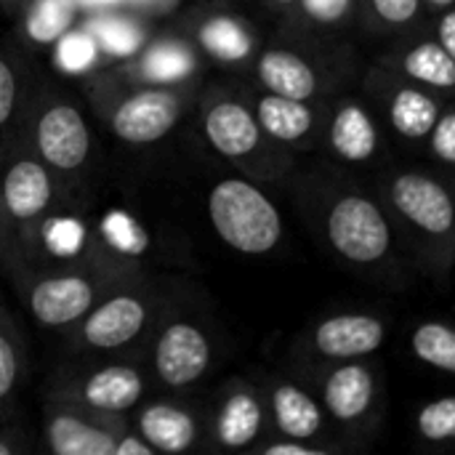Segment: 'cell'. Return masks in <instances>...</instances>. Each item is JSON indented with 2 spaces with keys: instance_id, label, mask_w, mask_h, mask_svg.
I'll list each match as a JSON object with an SVG mask.
<instances>
[{
  "instance_id": "13",
  "label": "cell",
  "mask_w": 455,
  "mask_h": 455,
  "mask_svg": "<svg viewBox=\"0 0 455 455\" xmlns=\"http://www.w3.org/2000/svg\"><path fill=\"white\" fill-rule=\"evenodd\" d=\"M181 115L179 96L168 88H144L120 101L112 115V131L128 144L160 141Z\"/></svg>"
},
{
  "instance_id": "8",
  "label": "cell",
  "mask_w": 455,
  "mask_h": 455,
  "mask_svg": "<svg viewBox=\"0 0 455 455\" xmlns=\"http://www.w3.org/2000/svg\"><path fill=\"white\" fill-rule=\"evenodd\" d=\"M203 128L208 144L227 160L251 163L256 165V171L267 176L283 173L288 168V157H285L288 149L267 139V133L256 120L253 107L240 99L221 96L211 101L203 115Z\"/></svg>"
},
{
  "instance_id": "29",
  "label": "cell",
  "mask_w": 455,
  "mask_h": 455,
  "mask_svg": "<svg viewBox=\"0 0 455 455\" xmlns=\"http://www.w3.org/2000/svg\"><path fill=\"white\" fill-rule=\"evenodd\" d=\"M261 455H344L339 445L328 443H312V440H291V437H277L267 445H261Z\"/></svg>"
},
{
  "instance_id": "35",
  "label": "cell",
  "mask_w": 455,
  "mask_h": 455,
  "mask_svg": "<svg viewBox=\"0 0 455 455\" xmlns=\"http://www.w3.org/2000/svg\"><path fill=\"white\" fill-rule=\"evenodd\" d=\"M267 5H272V8H277V11H285V13H291L293 11V5L299 3V0H264Z\"/></svg>"
},
{
  "instance_id": "19",
  "label": "cell",
  "mask_w": 455,
  "mask_h": 455,
  "mask_svg": "<svg viewBox=\"0 0 455 455\" xmlns=\"http://www.w3.org/2000/svg\"><path fill=\"white\" fill-rule=\"evenodd\" d=\"M53 197L51 176L43 163L16 160L3 179V205L16 221H29L40 216Z\"/></svg>"
},
{
  "instance_id": "3",
  "label": "cell",
  "mask_w": 455,
  "mask_h": 455,
  "mask_svg": "<svg viewBox=\"0 0 455 455\" xmlns=\"http://www.w3.org/2000/svg\"><path fill=\"white\" fill-rule=\"evenodd\" d=\"M253 72L264 91L328 101L355 83L357 64L347 40H323L293 32L291 40L261 48L253 59Z\"/></svg>"
},
{
  "instance_id": "26",
  "label": "cell",
  "mask_w": 455,
  "mask_h": 455,
  "mask_svg": "<svg viewBox=\"0 0 455 455\" xmlns=\"http://www.w3.org/2000/svg\"><path fill=\"white\" fill-rule=\"evenodd\" d=\"M115 437L75 416H53L48 424V448L56 455H115Z\"/></svg>"
},
{
  "instance_id": "5",
  "label": "cell",
  "mask_w": 455,
  "mask_h": 455,
  "mask_svg": "<svg viewBox=\"0 0 455 455\" xmlns=\"http://www.w3.org/2000/svg\"><path fill=\"white\" fill-rule=\"evenodd\" d=\"M208 219L221 243L243 256H267L285 235L280 208L251 179H221L208 195Z\"/></svg>"
},
{
  "instance_id": "25",
  "label": "cell",
  "mask_w": 455,
  "mask_h": 455,
  "mask_svg": "<svg viewBox=\"0 0 455 455\" xmlns=\"http://www.w3.org/2000/svg\"><path fill=\"white\" fill-rule=\"evenodd\" d=\"M408 349L421 365L455 376V320L429 317L416 323L408 333Z\"/></svg>"
},
{
  "instance_id": "12",
  "label": "cell",
  "mask_w": 455,
  "mask_h": 455,
  "mask_svg": "<svg viewBox=\"0 0 455 455\" xmlns=\"http://www.w3.org/2000/svg\"><path fill=\"white\" fill-rule=\"evenodd\" d=\"M267 411H269L277 437L328 443V445H339L344 453H349L333 435V427L312 389H307L296 381H288V379L275 381L267 392Z\"/></svg>"
},
{
  "instance_id": "36",
  "label": "cell",
  "mask_w": 455,
  "mask_h": 455,
  "mask_svg": "<svg viewBox=\"0 0 455 455\" xmlns=\"http://www.w3.org/2000/svg\"><path fill=\"white\" fill-rule=\"evenodd\" d=\"M11 453H13V448H11L8 443H3V440H0V455H11Z\"/></svg>"
},
{
  "instance_id": "33",
  "label": "cell",
  "mask_w": 455,
  "mask_h": 455,
  "mask_svg": "<svg viewBox=\"0 0 455 455\" xmlns=\"http://www.w3.org/2000/svg\"><path fill=\"white\" fill-rule=\"evenodd\" d=\"M155 453V448L141 437V440H136V437H125L123 443H117L115 445V455H152Z\"/></svg>"
},
{
  "instance_id": "4",
  "label": "cell",
  "mask_w": 455,
  "mask_h": 455,
  "mask_svg": "<svg viewBox=\"0 0 455 455\" xmlns=\"http://www.w3.org/2000/svg\"><path fill=\"white\" fill-rule=\"evenodd\" d=\"M315 395L339 443L352 453L363 451L387 416V381L376 357L315 365Z\"/></svg>"
},
{
  "instance_id": "23",
  "label": "cell",
  "mask_w": 455,
  "mask_h": 455,
  "mask_svg": "<svg viewBox=\"0 0 455 455\" xmlns=\"http://www.w3.org/2000/svg\"><path fill=\"white\" fill-rule=\"evenodd\" d=\"M424 21V0H357V29L376 37H400Z\"/></svg>"
},
{
  "instance_id": "27",
  "label": "cell",
  "mask_w": 455,
  "mask_h": 455,
  "mask_svg": "<svg viewBox=\"0 0 455 455\" xmlns=\"http://www.w3.org/2000/svg\"><path fill=\"white\" fill-rule=\"evenodd\" d=\"M413 435L427 448H455V395L419 405L413 413Z\"/></svg>"
},
{
  "instance_id": "32",
  "label": "cell",
  "mask_w": 455,
  "mask_h": 455,
  "mask_svg": "<svg viewBox=\"0 0 455 455\" xmlns=\"http://www.w3.org/2000/svg\"><path fill=\"white\" fill-rule=\"evenodd\" d=\"M13 104H16V75L0 59V125L8 123V117L13 115Z\"/></svg>"
},
{
  "instance_id": "22",
  "label": "cell",
  "mask_w": 455,
  "mask_h": 455,
  "mask_svg": "<svg viewBox=\"0 0 455 455\" xmlns=\"http://www.w3.org/2000/svg\"><path fill=\"white\" fill-rule=\"evenodd\" d=\"M141 395H144V381L139 371L131 365H107L93 376H88V381L80 389V397L91 408L107 413H123L133 408Z\"/></svg>"
},
{
  "instance_id": "20",
  "label": "cell",
  "mask_w": 455,
  "mask_h": 455,
  "mask_svg": "<svg viewBox=\"0 0 455 455\" xmlns=\"http://www.w3.org/2000/svg\"><path fill=\"white\" fill-rule=\"evenodd\" d=\"M141 437L160 453H184L197 440V421L184 408L155 403L139 416Z\"/></svg>"
},
{
  "instance_id": "15",
  "label": "cell",
  "mask_w": 455,
  "mask_h": 455,
  "mask_svg": "<svg viewBox=\"0 0 455 455\" xmlns=\"http://www.w3.org/2000/svg\"><path fill=\"white\" fill-rule=\"evenodd\" d=\"M211 365V341L192 323H171L155 347V371L168 387L195 384Z\"/></svg>"
},
{
  "instance_id": "7",
  "label": "cell",
  "mask_w": 455,
  "mask_h": 455,
  "mask_svg": "<svg viewBox=\"0 0 455 455\" xmlns=\"http://www.w3.org/2000/svg\"><path fill=\"white\" fill-rule=\"evenodd\" d=\"M387 128L360 88H344L325 101L320 149L341 168H368L387 152Z\"/></svg>"
},
{
  "instance_id": "28",
  "label": "cell",
  "mask_w": 455,
  "mask_h": 455,
  "mask_svg": "<svg viewBox=\"0 0 455 455\" xmlns=\"http://www.w3.org/2000/svg\"><path fill=\"white\" fill-rule=\"evenodd\" d=\"M421 149L429 155V160H435L445 171L448 179L455 181V96L445 104L443 115L437 117Z\"/></svg>"
},
{
  "instance_id": "31",
  "label": "cell",
  "mask_w": 455,
  "mask_h": 455,
  "mask_svg": "<svg viewBox=\"0 0 455 455\" xmlns=\"http://www.w3.org/2000/svg\"><path fill=\"white\" fill-rule=\"evenodd\" d=\"M451 53L455 56V5L445 8V11H437L429 16V27H427Z\"/></svg>"
},
{
  "instance_id": "2",
  "label": "cell",
  "mask_w": 455,
  "mask_h": 455,
  "mask_svg": "<svg viewBox=\"0 0 455 455\" xmlns=\"http://www.w3.org/2000/svg\"><path fill=\"white\" fill-rule=\"evenodd\" d=\"M381 195L400 240L416 267L445 280L455 269V181L427 168H389L379 176Z\"/></svg>"
},
{
  "instance_id": "1",
  "label": "cell",
  "mask_w": 455,
  "mask_h": 455,
  "mask_svg": "<svg viewBox=\"0 0 455 455\" xmlns=\"http://www.w3.org/2000/svg\"><path fill=\"white\" fill-rule=\"evenodd\" d=\"M309 219L328 253L355 275L397 283L405 275V245L379 192L355 181L347 168L312 176L304 189Z\"/></svg>"
},
{
  "instance_id": "34",
  "label": "cell",
  "mask_w": 455,
  "mask_h": 455,
  "mask_svg": "<svg viewBox=\"0 0 455 455\" xmlns=\"http://www.w3.org/2000/svg\"><path fill=\"white\" fill-rule=\"evenodd\" d=\"M424 5H427V16H432L437 11H445V8L455 5V0H424Z\"/></svg>"
},
{
  "instance_id": "18",
  "label": "cell",
  "mask_w": 455,
  "mask_h": 455,
  "mask_svg": "<svg viewBox=\"0 0 455 455\" xmlns=\"http://www.w3.org/2000/svg\"><path fill=\"white\" fill-rule=\"evenodd\" d=\"M147 323V307L133 296H112L91 309L83 325V339L93 349H117L133 341Z\"/></svg>"
},
{
  "instance_id": "16",
  "label": "cell",
  "mask_w": 455,
  "mask_h": 455,
  "mask_svg": "<svg viewBox=\"0 0 455 455\" xmlns=\"http://www.w3.org/2000/svg\"><path fill=\"white\" fill-rule=\"evenodd\" d=\"M93 307V285L80 275H59L40 280L29 293V312L48 328L69 325Z\"/></svg>"
},
{
  "instance_id": "11",
  "label": "cell",
  "mask_w": 455,
  "mask_h": 455,
  "mask_svg": "<svg viewBox=\"0 0 455 455\" xmlns=\"http://www.w3.org/2000/svg\"><path fill=\"white\" fill-rule=\"evenodd\" d=\"M253 112L267 133L283 149H315L320 144L325 101L291 99L272 91H264L253 99Z\"/></svg>"
},
{
  "instance_id": "30",
  "label": "cell",
  "mask_w": 455,
  "mask_h": 455,
  "mask_svg": "<svg viewBox=\"0 0 455 455\" xmlns=\"http://www.w3.org/2000/svg\"><path fill=\"white\" fill-rule=\"evenodd\" d=\"M16 376H19L16 347L8 339V333L0 331V400H5L11 395V389L16 387Z\"/></svg>"
},
{
  "instance_id": "24",
  "label": "cell",
  "mask_w": 455,
  "mask_h": 455,
  "mask_svg": "<svg viewBox=\"0 0 455 455\" xmlns=\"http://www.w3.org/2000/svg\"><path fill=\"white\" fill-rule=\"evenodd\" d=\"M200 45L219 61L224 64H240L248 59H256V32L237 16L229 13H219L211 16L200 32H197Z\"/></svg>"
},
{
  "instance_id": "10",
  "label": "cell",
  "mask_w": 455,
  "mask_h": 455,
  "mask_svg": "<svg viewBox=\"0 0 455 455\" xmlns=\"http://www.w3.org/2000/svg\"><path fill=\"white\" fill-rule=\"evenodd\" d=\"M379 64L424 88L455 96V56L429 29L416 27L400 35V40L379 59Z\"/></svg>"
},
{
  "instance_id": "17",
  "label": "cell",
  "mask_w": 455,
  "mask_h": 455,
  "mask_svg": "<svg viewBox=\"0 0 455 455\" xmlns=\"http://www.w3.org/2000/svg\"><path fill=\"white\" fill-rule=\"evenodd\" d=\"M269 411L267 400L253 387H235L216 416V440L227 451H243L259 443L264 435Z\"/></svg>"
},
{
  "instance_id": "21",
  "label": "cell",
  "mask_w": 455,
  "mask_h": 455,
  "mask_svg": "<svg viewBox=\"0 0 455 455\" xmlns=\"http://www.w3.org/2000/svg\"><path fill=\"white\" fill-rule=\"evenodd\" d=\"M288 16L296 35L347 40L344 35L357 27V0H299Z\"/></svg>"
},
{
  "instance_id": "14",
  "label": "cell",
  "mask_w": 455,
  "mask_h": 455,
  "mask_svg": "<svg viewBox=\"0 0 455 455\" xmlns=\"http://www.w3.org/2000/svg\"><path fill=\"white\" fill-rule=\"evenodd\" d=\"M35 144L48 165L59 171L80 168L91 152V133L80 109L72 104L48 107L37 120Z\"/></svg>"
},
{
  "instance_id": "9",
  "label": "cell",
  "mask_w": 455,
  "mask_h": 455,
  "mask_svg": "<svg viewBox=\"0 0 455 455\" xmlns=\"http://www.w3.org/2000/svg\"><path fill=\"white\" fill-rule=\"evenodd\" d=\"M389 320L371 309H341L320 317L304 336L312 365L376 357L389 339Z\"/></svg>"
},
{
  "instance_id": "6",
  "label": "cell",
  "mask_w": 455,
  "mask_h": 455,
  "mask_svg": "<svg viewBox=\"0 0 455 455\" xmlns=\"http://www.w3.org/2000/svg\"><path fill=\"white\" fill-rule=\"evenodd\" d=\"M360 91L371 99L387 133L408 147H424L445 104L453 99L424 88L379 61L363 72Z\"/></svg>"
}]
</instances>
